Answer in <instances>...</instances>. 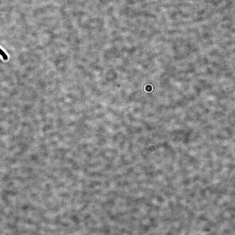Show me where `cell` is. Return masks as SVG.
<instances>
[{
  "mask_svg": "<svg viewBox=\"0 0 235 235\" xmlns=\"http://www.w3.org/2000/svg\"><path fill=\"white\" fill-rule=\"evenodd\" d=\"M0 55L2 56L5 61H6L8 59L7 55L1 48H0Z\"/></svg>",
  "mask_w": 235,
  "mask_h": 235,
  "instance_id": "6da1fadb",
  "label": "cell"
}]
</instances>
